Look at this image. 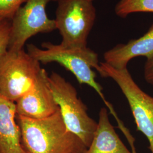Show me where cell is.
Listing matches in <instances>:
<instances>
[{
	"instance_id": "6da1fadb",
	"label": "cell",
	"mask_w": 153,
	"mask_h": 153,
	"mask_svg": "<svg viewBox=\"0 0 153 153\" xmlns=\"http://www.w3.org/2000/svg\"><path fill=\"white\" fill-rule=\"evenodd\" d=\"M23 146L26 153H85L88 148L70 131L60 109L39 119L16 116Z\"/></svg>"
},
{
	"instance_id": "7a4b0ae2",
	"label": "cell",
	"mask_w": 153,
	"mask_h": 153,
	"mask_svg": "<svg viewBox=\"0 0 153 153\" xmlns=\"http://www.w3.org/2000/svg\"><path fill=\"white\" fill-rule=\"evenodd\" d=\"M40 49L33 44H28L27 52L34 59L43 64L57 62L71 71L76 76L79 84L88 85L94 89L102 99L110 113L117 123L121 120L112 104L107 101L103 94V88L96 81V74L93 68L98 71L100 68L98 55L92 49L66 48L60 44L44 42Z\"/></svg>"
},
{
	"instance_id": "3957f363",
	"label": "cell",
	"mask_w": 153,
	"mask_h": 153,
	"mask_svg": "<svg viewBox=\"0 0 153 153\" xmlns=\"http://www.w3.org/2000/svg\"><path fill=\"white\" fill-rule=\"evenodd\" d=\"M48 81L66 127L88 148L98 123L88 116L87 107L78 98L76 89L70 82L56 72L48 76Z\"/></svg>"
},
{
	"instance_id": "277c9868",
	"label": "cell",
	"mask_w": 153,
	"mask_h": 153,
	"mask_svg": "<svg viewBox=\"0 0 153 153\" xmlns=\"http://www.w3.org/2000/svg\"><path fill=\"white\" fill-rule=\"evenodd\" d=\"M43 70L24 49L8 50L0 60V96L16 103L33 89Z\"/></svg>"
},
{
	"instance_id": "5b68a950",
	"label": "cell",
	"mask_w": 153,
	"mask_h": 153,
	"mask_svg": "<svg viewBox=\"0 0 153 153\" xmlns=\"http://www.w3.org/2000/svg\"><path fill=\"white\" fill-rule=\"evenodd\" d=\"M56 28L66 48L88 47V38L96 19V9L90 0H57Z\"/></svg>"
},
{
	"instance_id": "8992f818",
	"label": "cell",
	"mask_w": 153,
	"mask_h": 153,
	"mask_svg": "<svg viewBox=\"0 0 153 153\" xmlns=\"http://www.w3.org/2000/svg\"><path fill=\"white\" fill-rule=\"evenodd\" d=\"M99 74L112 79L125 95L137 126L148 138L153 153V97L145 93L132 78L128 69H117L105 62L100 63Z\"/></svg>"
},
{
	"instance_id": "52a82bcc",
	"label": "cell",
	"mask_w": 153,
	"mask_h": 153,
	"mask_svg": "<svg viewBox=\"0 0 153 153\" xmlns=\"http://www.w3.org/2000/svg\"><path fill=\"white\" fill-rule=\"evenodd\" d=\"M57 0H27L11 19V30L8 50L19 51L28 39L39 33H51L56 28L55 19L47 16L46 6Z\"/></svg>"
},
{
	"instance_id": "ba28073f",
	"label": "cell",
	"mask_w": 153,
	"mask_h": 153,
	"mask_svg": "<svg viewBox=\"0 0 153 153\" xmlns=\"http://www.w3.org/2000/svg\"><path fill=\"white\" fill-rule=\"evenodd\" d=\"M48 76L43 69L33 89L16 102V116L39 119L60 109L49 87Z\"/></svg>"
},
{
	"instance_id": "9c48e42d",
	"label": "cell",
	"mask_w": 153,
	"mask_h": 153,
	"mask_svg": "<svg viewBox=\"0 0 153 153\" xmlns=\"http://www.w3.org/2000/svg\"><path fill=\"white\" fill-rule=\"evenodd\" d=\"M153 55V24L141 37L126 44L116 45L103 55L104 62L117 69L127 68L128 62L138 56L149 59Z\"/></svg>"
},
{
	"instance_id": "30bf717a",
	"label": "cell",
	"mask_w": 153,
	"mask_h": 153,
	"mask_svg": "<svg viewBox=\"0 0 153 153\" xmlns=\"http://www.w3.org/2000/svg\"><path fill=\"white\" fill-rule=\"evenodd\" d=\"M0 153H26L16 121V103L0 96Z\"/></svg>"
},
{
	"instance_id": "8fae6325",
	"label": "cell",
	"mask_w": 153,
	"mask_h": 153,
	"mask_svg": "<svg viewBox=\"0 0 153 153\" xmlns=\"http://www.w3.org/2000/svg\"><path fill=\"white\" fill-rule=\"evenodd\" d=\"M85 153H133L121 141L108 118L106 108H102L99 115L97 130L92 142Z\"/></svg>"
},
{
	"instance_id": "7c38bea8",
	"label": "cell",
	"mask_w": 153,
	"mask_h": 153,
	"mask_svg": "<svg viewBox=\"0 0 153 153\" xmlns=\"http://www.w3.org/2000/svg\"><path fill=\"white\" fill-rule=\"evenodd\" d=\"M115 12L123 18L135 13H153V0H120Z\"/></svg>"
},
{
	"instance_id": "4fadbf2b",
	"label": "cell",
	"mask_w": 153,
	"mask_h": 153,
	"mask_svg": "<svg viewBox=\"0 0 153 153\" xmlns=\"http://www.w3.org/2000/svg\"><path fill=\"white\" fill-rule=\"evenodd\" d=\"M11 30V20L0 16V60L8 51Z\"/></svg>"
},
{
	"instance_id": "5bb4252c",
	"label": "cell",
	"mask_w": 153,
	"mask_h": 153,
	"mask_svg": "<svg viewBox=\"0 0 153 153\" xmlns=\"http://www.w3.org/2000/svg\"><path fill=\"white\" fill-rule=\"evenodd\" d=\"M27 0H0V16L11 20L16 11Z\"/></svg>"
},
{
	"instance_id": "9a60e30c",
	"label": "cell",
	"mask_w": 153,
	"mask_h": 153,
	"mask_svg": "<svg viewBox=\"0 0 153 153\" xmlns=\"http://www.w3.org/2000/svg\"><path fill=\"white\" fill-rule=\"evenodd\" d=\"M144 77L145 80L153 85V55L147 59L144 66Z\"/></svg>"
},
{
	"instance_id": "2e32d148",
	"label": "cell",
	"mask_w": 153,
	"mask_h": 153,
	"mask_svg": "<svg viewBox=\"0 0 153 153\" xmlns=\"http://www.w3.org/2000/svg\"><path fill=\"white\" fill-rule=\"evenodd\" d=\"M90 1H94V0H90Z\"/></svg>"
}]
</instances>
